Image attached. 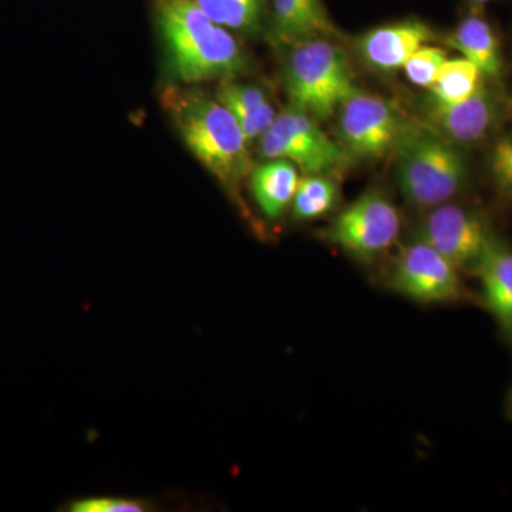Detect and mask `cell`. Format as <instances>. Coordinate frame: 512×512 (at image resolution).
Returning a JSON list of instances; mask_svg holds the SVG:
<instances>
[{"instance_id":"obj_3","label":"cell","mask_w":512,"mask_h":512,"mask_svg":"<svg viewBox=\"0 0 512 512\" xmlns=\"http://www.w3.org/2000/svg\"><path fill=\"white\" fill-rule=\"evenodd\" d=\"M393 153L397 187L413 207L426 211L466 190L470 165L463 147L426 124H409Z\"/></svg>"},{"instance_id":"obj_18","label":"cell","mask_w":512,"mask_h":512,"mask_svg":"<svg viewBox=\"0 0 512 512\" xmlns=\"http://www.w3.org/2000/svg\"><path fill=\"white\" fill-rule=\"evenodd\" d=\"M484 80L480 70L464 57L447 59L431 84V97L440 103H458L476 92Z\"/></svg>"},{"instance_id":"obj_12","label":"cell","mask_w":512,"mask_h":512,"mask_svg":"<svg viewBox=\"0 0 512 512\" xmlns=\"http://www.w3.org/2000/svg\"><path fill=\"white\" fill-rule=\"evenodd\" d=\"M481 303L494 319L504 342L512 349V247L497 234L478 265Z\"/></svg>"},{"instance_id":"obj_15","label":"cell","mask_w":512,"mask_h":512,"mask_svg":"<svg viewBox=\"0 0 512 512\" xmlns=\"http://www.w3.org/2000/svg\"><path fill=\"white\" fill-rule=\"evenodd\" d=\"M298 168L281 158H269L251 170V191L259 210L269 220H278L291 207L298 188Z\"/></svg>"},{"instance_id":"obj_6","label":"cell","mask_w":512,"mask_h":512,"mask_svg":"<svg viewBox=\"0 0 512 512\" xmlns=\"http://www.w3.org/2000/svg\"><path fill=\"white\" fill-rule=\"evenodd\" d=\"M494 235L480 211L451 201L426 210L414 232V238L440 252L461 274L473 276Z\"/></svg>"},{"instance_id":"obj_4","label":"cell","mask_w":512,"mask_h":512,"mask_svg":"<svg viewBox=\"0 0 512 512\" xmlns=\"http://www.w3.org/2000/svg\"><path fill=\"white\" fill-rule=\"evenodd\" d=\"M285 90L292 107L315 119L335 116L357 92L345 50L323 37L293 46L285 67Z\"/></svg>"},{"instance_id":"obj_1","label":"cell","mask_w":512,"mask_h":512,"mask_svg":"<svg viewBox=\"0 0 512 512\" xmlns=\"http://www.w3.org/2000/svg\"><path fill=\"white\" fill-rule=\"evenodd\" d=\"M156 19L171 73L180 82L231 80L247 67L231 30L212 22L194 0H157Z\"/></svg>"},{"instance_id":"obj_10","label":"cell","mask_w":512,"mask_h":512,"mask_svg":"<svg viewBox=\"0 0 512 512\" xmlns=\"http://www.w3.org/2000/svg\"><path fill=\"white\" fill-rule=\"evenodd\" d=\"M505 109L504 97L484 80L476 92L458 103H440L430 97L423 107V124L457 146H473L494 133Z\"/></svg>"},{"instance_id":"obj_22","label":"cell","mask_w":512,"mask_h":512,"mask_svg":"<svg viewBox=\"0 0 512 512\" xmlns=\"http://www.w3.org/2000/svg\"><path fill=\"white\" fill-rule=\"evenodd\" d=\"M73 512H143L148 510L147 504L140 500L127 498H87L70 504Z\"/></svg>"},{"instance_id":"obj_23","label":"cell","mask_w":512,"mask_h":512,"mask_svg":"<svg viewBox=\"0 0 512 512\" xmlns=\"http://www.w3.org/2000/svg\"><path fill=\"white\" fill-rule=\"evenodd\" d=\"M507 413H508V416L512 417V389H511L510 394H508Z\"/></svg>"},{"instance_id":"obj_19","label":"cell","mask_w":512,"mask_h":512,"mask_svg":"<svg viewBox=\"0 0 512 512\" xmlns=\"http://www.w3.org/2000/svg\"><path fill=\"white\" fill-rule=\"evenodd\" d=\"M202 12L218 26L241 33L261 28L265 0H194Z\"/></svg>"},{"instance_id":"obj_24","label":"cell","mask_w":512,"mask_h":512,"mask_svg":"<svg viewBox=\"0 0 512 512\" xmlns=\"http://www.w3.org/2000/svg\"><path fill=\"white\" fill-rule=\"evenodd\" d=\"M468 2L473 3V5L483 6L485 3L491 2V0H468Z\"/></svg>"},{"instance_id":"obj_13","label":"cell","mask_w":512,"mask_h":512,"mask_svg":"<svg viewBox=\"0 0 512 512\" xmlns=\"http://www.w3.org/2000/svg\"><path fill=\"white\" fill-rule=\"evenodd\" d=\"M272 36L284 46L328 36L333 32L322 0H272Z\"/></svg>"},{"instance_id":"obj_20","label":"cell","mask_w":512,"mask_h":512,"mask_svg":"<svg viewBox=\"0 0 512 512\" xmlns=\"http://www.w3.org/2000/svg\"><path fill=\"white\" fill-rule=\"evenodd\" d=\"M446 50L440 47L424 45L404 63L403 72L407 79L419 87L430 89L443 64L447 62Z\"/></svg>"},{"instance_id":"obj_11","label":"cell","mask_w":512,"mask_h":512,"mask_svg":"<svg viewBox=\"0 0 512 512\" xmlns=\"http://www.w3.org/2000/svg\"><path fill=\"white\" fill-rule=\"evenodd\" d=\"M434 32L420 20H403L392 25L369 30L357 42L360 56L373 69L393 72L403 69L421 46L429 45Z\"/></svg>"},{"instance_id":"obj_16","label":"cell","mask_w":512,"mask_h":512,"mask_svg":"<svg viewBox=\"0 0 512 512\" xmlns=\"http://www.w3.org/2000/svg\"><path fill=\"white\" fill-rule=\"evenodd\" d=\"M217 99L231 111L249 143L265 134L278 116L271 101L258 87L225 82L218 89Z\"/></svg>"},{"instance_id":"obj_17","label":"cell","mask_w":512,"mask_h":512,"mask_svg":"<svg viewBox=\"0 0 512 512\" xmlns=\"http://www.w3.org/2000/svg\"><path fill=\"white\" fill-rule=\"evenodd\" d=\"M340 200L338 184L328 174H312L299 180L291 204L295 221H313L326 217Z\"/></svg>"},{"instance_id":"obj_5","label":"cell","mask_w":512,"mask_h":512,"mask_svg":"<svg viewBox=\"0 0 512 512\" xmlns=\"http://www.w3.org/2000/svg\"><path fill=\"white\" fill-rule=\"evenodd\" d=\"M259 154L265 160L289 161L308 175L329 174L350 161L342 144L319 127L318 119L296 107L278 114L272 127L259 137Z\"/></svg>"},{"instance_id":"obj_14","label":"cell","mask_w":512,"mask_h":512,"mask_svg":"<svg viewBox=\"0 0 512 512\" xmlns=\"http://www.w3.org/2000/svg\"><path fill=\"white\" fill-rule=\"evenodd\" d=\"M447 45L473 63L487 82H498L503 76L500 42L493 26L481 16H468L461 20L447 37Z\"/></svg>"},{"instance_id":"obj_21","label":"cell","mask_w":512,"mask_h":512,"mask_svg":"<svg viewBox=\"0 0 512 512\" xmlns=\"http://www.w3.org/2000/svg\"><path fill=\"white\" fill-rule=\"evenodd\" d=\"M488 170L497 191L512 204V133L494 141L488 153Z\"/></svg>"},{"instance_id":"obj_7","label":"cell","mask_w":512,"mask_h":512,"mask_svg":"<svg viewBox=\"0 0 512 512\" xmlns=\"http://www.w3.org/2000/svg\"><path fill=\"white\" fill-rule=\"evenodd\" d=\"M402 231V217L383 192L372 190L330 222L325 237L343 252L367 262L389 251Z\"/></svg>"},{"instance_id":"obj_2","label":"cell","mask_w":512,"mask_h":512,"mask_svg":"<svg viewBox=\"0 0 512 512\" xmlns=\"http://www.w3.org/2000/svg\"><path fill=\"white\" fill-rule=\"evenodd\" d=\"M163 106L181 140L229 192L251 174L249 141L231 111L200 90L168 87Z\"/></svg>"},{"instance_id":"obj_9","label":"cell","mask_w":512,"mask_h":512,"mask_svg":"<svg viewBox=\"0 0 512 512\" xmlns=\"http://www.w3.org/2000/svg\"><path fill=\"white\" fill-rule=\"evenodd\" d=\"M336 116L340 144L350 158L386 156L409 126L390 101L359 90L340 106Z\"/></svg>"},{"instance_id":"obj_8","label":"cell","mask_w":512,"mask_h":512,"mask_svg":"<svg viewBox=\"0 0 512 512\" xmlns=\"http://www.w3.org/2000/svg\"><path fill=\"white\" fill-rule=\"evenodd\" d=\"M386 282L390 291L423 305H446L468 299L456 266L416 238L394 259Z\"/></svg>"}]
</instances>
